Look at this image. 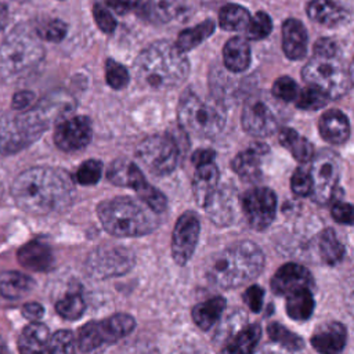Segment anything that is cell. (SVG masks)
<instances>
[{
  "instance_id": "obj_44",
  "label": "cell",
  "mask_w": 354,
  "mask_h": 354,
  "mask_svg": "<svg viewBox=\"0 0 354 354\" xmlns=\"http://www.w3.org/2000/svg\"><path fill=\"white\" fill-rule=\"evenodd\" d=\"M246 29V36L252 40H261L267 37L272 29V22L268 14L257 12L252 19H249Z\"/></svg>"
},
{
  "instance_id": "obj_41",
  "label": "cell",
  "mask_w": 354,
  "mask_h": 354,
  "mask_svg": "<svg viewBox=\"0 0 354 354\" xmlns=\"http://www.w3.org/2000/svg\"><path fill=\"white\" fill-rule=\"evenodd\" d=\"M145 8V17L153 22H166L176 14V3L173 0H149Z\"/></svg>"
},
{
  "instance_id": "obj_9",
  "label": "cell",
  "mask_w": 354,
  "mask_h": 354,
  "mask_svg": "<svg viewBox=\"0 0 354 354\" xmlns=\"http://www.w3.org/2000/svg\"><path fill=\"white\" fill-rule=\"evenodd\" d=\"M137 158L155 176L170 174L178 162V147L170 134H153L141 141Z\"/></svg>"
},
{
  "instance_id": "obj_36",
  "label": "cell",
  "mask_w": 354,
  "mask_h": 354,
  "mask_svg": "<svg viewBox=\"0 0 354 354\" xmlns=\"http://www.w3.org/2000/svg\"><path fill=\"white\" fill-rule=\"evenodd\" d=\"M250 15L248 10L238 4H227L220 10V26L225 30H242L248 26Z\"/></svg>"
},
{
  "instance_id": "obj_21",
  "label": "cell",
  "mask_w": 354,
  "mask_h": 354,
  "mask_svg": "<svg viewBox=\"0 0 354 354\" xmlns=\"http://www.w3.org/2000/svg\"><path fill=\"white\" fill-rule=\"evenodd\" d=\"M318 130L321 137L333 145H342L350 138L348 118L339 109H330L322 113L318 122Z\"/></svg>"
},
{
  "instance_id": "obj_46",
  "label": "cell",
  "mask_w": 354,
  "mask_h": 354,
  "mask_svg": "<svg viewBox=\"0 0 354 354\" xmlns=\"http://www.w3.org/2000/svg\"><path fill=\"white\" fill-rule=\"evenodd\" d=\"M271 93L277 100H281L283 102H290V101H295L299 93V86L292 77L281 76L274 82Z\"/></svg>"
},
{
  "instance_id": "obj_38",
  "label": "cell",
  "mask_w": 354,
  "mask_h": 354,
  "mask_svg": "<svg viewBox=\"0 0 354 354\" xmlns=\"http://www.w3.org/2000/svg\"><path fill=\"white\" fill-rule=\"evenodd\" d=\"M295 100H296L295 101L296 106L303 111L321 109L330 101V98L322 90H319L313 84H307V87H304L303 90H299Z\"/></svg>"
},
{
  "instance_id": "obj_7",
  "label": "cell",
  "mask_w": 354,
  "mask_h": 354,
  "mask_svg": "<svg viewBox=\"0 0 354 354\" xmlns=\"http://www.w3.org/2000/svg\"><path fill=\"white\" fill-rule=\"evenodd\" d=\"M177 119L185 131L196 137L213 138L225 126V111L220 104L187 91L180 98Z\"/></svg>"
},
{
  "instance_id": "obj_54",
  "label": "cell",
  "mask_w": 354,
  "mask_h": 354,
  "mask_svg": "<svg viewBox=\"0 0 354 354\" xmlns=\"http://www.w3.org/2000/svg\"><path fill=\"white\" fill-rule=\"evenodd\" d=\"M22 315L29 321H39L44 315V307L39 303H26L22 306Z\"/></svg>"
},
{
  "instance_id": "obj_26",
  "label": "cell",
  "mask_w": 354,
  "mask_h": 354,
  "mask_svg": "<svg viewBox=\"0 0 354 354\" xmlns=\"http://www.w3.org/2000/svg\"><path fill=\"white\" fill-rule=\"evenodd\" d=\"M224 65L231 72H243L250 65V46L241 36L231 37L223 50Z\"/></svg>"
},
{
  "instance_id": "obj_37",
  "label": "cell",
  "mask_w": 354,
  "mask_h": 354,
  "mask_svg": "<svg viewBox=\"0 0 354 354\" xmlns=\"http://www.w3.org/2000/svg\"><path fill=\"white\" fill-rule=\"evenodd\" d=\"M267 333L274 343L289 351H299L304 347L303 339L290 329H288L286 326H283L282 324L271 322L267 328Z\"/></svg>"
},
{
  "instance_id": "obj_25",
  "label": "cell",
  "mask_w": 354,
  "mask_h": 354,
  "mask_svg": "<svg viewBox=\"0 0 354 354\" xmlns=\"http://www.w3.org/2000/svg\"><path fill=\"white\" fill-rule=\"evenodd\" d=\"M108 180L119 187H129V188H138L147 180L142 176V171L138 166H136L129 159L120 158L116 159L106 171Z\"/></svg>"
},
{
  "instance_id": "obj_55",
  "label": "cell",
  "mask_w": 354,
  "mask_h": 354,
  "mask_svg": "<svg viewBox=\"0 0 354 354\" xmlns=\"http://www.w3.org/2000/svg\"><path fill=\"white\" fill-rule=\"evenodd\" d=\"M108 7H111L118 14H126L136 8L141 0H105Z\"/></svg>"
},
{
  "instance_id": "obj_34",
  "label": "cell",
  "mask_w": 354,
  "mask_h": 354,
  "mask_svg": "<svg viewBox=\"0 0 354 354\" xmlns=\"http://www.w3.org/2000/svg\"><path fill=\"white\" fill-rule=\"evenodd\" d=\"M261 337V326L259 324H249L242 328L232 339L221 348L224 353L248 354L254 350Z\"/></svg>"
},
{
  "instance_id": "obj_2",
  "label": "cell",
  "mask_w": 354,
  "mask_h": 354,
  "mask_svg": "<svg viewBox=\"0 0 354 354\" xmlns=\"http://www.w3.org/2000/svg\"><path fill=\"white\" fill-rule=\"evenodd\" d=\"M137 80L149 88L163 90L181 84L189 71V64L176 44L159 40L144 48L134 64Z\"/></svg>"
},
{
  "instance_id": "obj_20",
  "label": "cell",
  "mask_w": 354,
  "mask_h": 354,
  "mask_svg": "<svg viewBox=\"0 0 354 354\" xmlns=\"http://www.w3.org/2000/svg\"><path fill=\"white\" fill-rule=\"evenodd\" d=\"M17 259L21 266L32 271H48L54 264L51 248L41 241H29L17 252Z\"/></svg>"
},
{
  "instance_id": "obj_43",
  "label": "cell",
  "mask_w": 354,
  "mask_h": 354,
  "mask_svg": "<svg viewBox=\"0 0 354 354\" xmlns=\"http://www.w3.org/2000/svg\"><path fill=\"white\" fill-rule=\"evenodd\" d=\"M105 77H106L108 86H111L113 90H122L130 82L129 71L122 64H119L113 59L106 61Z\"/></svg>"
},
{
  "instance_id": "obj_57",
  "label": "cell",
  "mask_w": 354,
  "mask_h": 354,
  "mask_svg": "<svg viewBox=\"0 0 354 354\" xmlns=\"http://www.w3.org/2000/svg\"><path fill=\"white\" fill-rule=\"evenodd\" d=\"M7 21H8V10L4 4L0 3V30L4 29Z\"/></svg>"
},
{
  "instance_id": "obj_47",
  "label": "cell",
  "mask_w": 354,
  "mask_h": 354,
  "mask_svg": "<svg viewBox=\"0 0 354 354\" xmlns=\"http://www.w3.org/2000/svg\"><path fill=\"white\" fill-rule=\"evenodd\" d=\"M36 35L47 41H61L66 35V25L61 19H51L37 28Z\"/></svg>"
},
{
  "instance_id": "obj_22",
  "label": "cell",
  "mask_w": 354,
  "mask_h": 354,
  "mask_svg": "<svg viewBox=\"0 0 354 354\" xmlns=\"http://www.w3.org/2000/svg\"><path fill=\"white\" fill-rule=\"evenodd\" d=\"M307 30L304 25L295 19L289 18L282 25V48L285 55L289 59H301L307 54Z\"/></svg>"
},
{
  "instance_id": "obj_32",
  "label": "cell",
  "mask_w": 354,
  "mask_h": 354,
  "mask_svg": "<svg viewBox=\"0 0 354 354\" xmlns=\"http://www.w3.org/2000/svg\"><path fill=\"white\" fill-rule=\"evenodd\" d=\"M314 297L310 288L297 289L289 295H286V314L295 321H307L314 311Z\"/></svg>"
},
{
  "instance_id": "obj_17",
  "label": "cell",
  "mask_w": 354,
  "mask_h": 354,
  "mask_svg": "<svg viewBox=\"0 0 354 354\" xmlns=\"http://www.w3.org/2000/svg\"><path fill=\"white\" fill-rule=\"evenodd\" d=\"M311 272L297 263H286L281 266L271 278V289L275 295L286 296L297 289L313 286Z\"/></svg>"
},
{
  "instance_id": "obj_23",
  "label": "cell",
  "mask_w": 354,
  "mask_h": 354,
  "mask_svg": "<svg viewBox=\"0 0 354 354\" xmlns=\"http://www.w3.org/2000/svg\"><path fill=\"white\" fill-rule=\"evenodd\" d=\"M218 169L214 162L195 166V174L192 180V191L195 201L199 206L205 207L212 194L216 191L218 184Z\"/></svg>"
},
{
  "instance_id": "obj_33",
  "label": "cell",
  "mask_w": 354,
  "mask_h": 354,
  "mask_svg": "<svg viewBox=\"0 0 354 354\" xmlns=\"http://www.w3.org/2000/svg\"><path fill=\"white\" fill-rule=\"evenodd\" d=\"M317 249L321 260L328 266L339 264L346 253L344 245L332 228H325L317 238Z\"/></svg>"
},
{
  "instance_id": "obj_13",
  "label": "cell",
  "mask_w": 354,
  "mask_h": 354,
  "mask_svg": "<svg viewBox=\"0 0 354 354\" xmlns=\"http://www.w3.org/2000/svg\"><path fill=\"white\" fill-rule=\"evenodd\" d=\"M241 119L245 131L259 138L272 136L278 127V118L274 108L261 97H252L245 102Z\"/></svg>"
},
{
  "instance_id": "obj_48",
  "label": "cell",
  "mask_w": 354,
  "mask_h": 354,
  "mask_svg": "<svg viewBox=\"0 0 354 354\" xmlns=\"http://www.w3.org/2000/svg\"><path fill=\"white\" fill-rule=\"evenodd\" d=\"M290 187H292L293 194H296L297 196L311 195L313 183H311L310 171L303 169V167L296 169L295 173L292 174V178H290Z\"/></svg>"
},
{
  "instance_id": "obj_14",
  "label": "cell",
  "mask_w": 354,
  "mask_h": 354,
  "mask_svg": "<svg viewBox=\"0 0 354 354\" xmlns=\"http://www.w3.org/2000/svg\"><path fill=\"white\" fill-rule=\"evenodd\" d=\"M199 232L201 221L194 212H185L177 218L171 235V254L178 266H184L191 260Z\"/></svg>"
},
{
  "instance_id": "obj_16",
  "label": "cell",
  "mask_w": 354,
  "mask_h": 354,
  "mask_svg": "<svg viewBox=\"0 0 354 354\" xmlns=\"http://www.w3.org/2000/svg\"><path fill=\"white\" fill-rule=\"evenodd\" d=\"M239 199L234 187L216 188L205 205L206 214L218 227L231 225L238 216Z\"/></svg>"
},
{
  "instance_id": "obj_12",
  "label": "cell",
  "mask_w": 354,
  "mask_h": 354,
  "mask_svg": "<svg viewBox=\"0 0 354 354\" xmlns=\"http://www.w3.org/2000/svg\"><path fill=\"white\" fill-rule=\"evenodd\" d=\"M87 271L95 278L123 275L134 266V254L119 246H101L87 257Z\"/></svg>"
},
{
  "instance_id": "obj_18",
  "label": "cell",
  "mask_w": 354,
  "mask_h": 354,
  "mask_svg": "<svg viewBox=\"0 0 354 354\" xmlns=\"http://www.w3.org/2000/svg\"><path fill=\"white\" fill-rule=\"evenodd\" d=\"M347 340L346 326L337 321H329L315 328L311 336V346L322 354L340 353Z\"/></svg>"
},
{
  "instance_id": "obj_49",
  "label": "cell",
  "mask_w": 354,
  "mask_h": 354,
  "mask_svg": "<svg viewBox=\"0 0 354 354\" xmlns=\"http://www.w3.org/2000/svg\"><path fill=\"white\" fill-rule=\"evenodd\" d=\"M93 14H94V19L97 26L104 32V33H112L116 28V21L112 17V14L108 11V8H105L101 4H95L93 8Z\"/></svg>"
},
{
  "instance_id": "obj_4",
  "label": "cell",
  "mask_w": 354,
  "mask_h": 354,
  "mask_svg": "<svg viewBox=\"0 0 354 354\" xmlns=\"http://www.w3.org/2000/svg\"><path fill=\"white\" fill-rule=\"evenodd\" d=\"M97 214L105 231L119 238L147 235L159 224L155 212L129 196L102 201L97 206Z\"/></svg>"
},
{
  "instance_id": "obj_24",
  "label": "cell",
  "mask_w": 354,
  "mask_h": 354,
  "mask_svg": "<svg viewBox=\"0 0 354 354\" xmlns=\"http://www.w3.org/2000/svg\"><path fill=\"white\" fill-rule=\"evenodd\" d=\"M104 344H112L127 336L136 328V319L124 313L113 314L102 321H97Z\"/></svg>"
},
{
  "instance_id": "obj_30",
  "label": "cell",
  "mask_w": 354,
  "mask_h": 354,
  "mask_svg": "<svg viewBox=\"0 0 354 354\" xmlns=\"http://www.w3.org/2000/svg\"><path fill=\"white\" fill-rule=\"evenodd\" d=\"M225 306L227 301L221 296H214L202 303H198L192 308V319L195 325L202 330L210 329L220 319Z\"/></svg>"
},
{
  "instance_id": "obj_15",
  "label": "cell",
  "mask_w": 354,
  "mask_h": 354,
  "mask_svg": "<svg viewBox=\"0 0 354 354\" xmlns=\"http://www.w3.org/2000/svg\"><path fill=\"white\" fill-rule=\"evenodd\" d=\"M93 137L91 122L87 116H72L59 122L54 131L55 145L65 152H76L86 148Z\"/></svg>"
},
{
  "instance_id": "obj_5",
  "label": "cell",
  "mask_w": 354,
  "mask_h": 354,
  "mask_svg": "<svg viewBox=\"0 0 354 354\" xmlns=\"http://www.w3.org/2000/svg\"><path fill=\"white\" fill-rule=\"evenodd\" d=\"M39 36L26 26H15L0 46V82L11 84L32 72L43 59Z\"/></svg>"
},
{
  "instance_id": "obj_45",
  "label": "cell",
  "mask_w": 354,
  "mask_h": 354,
  "mask_svg": "<svg viewBox=\"0 0 354 354\" xmlns=\"http://www.w3.org/2000/svg\"><path fill=\"white\" fill-rule=\"evenodd\" d=\"M75 351V336L68 329L57 330L48 337L46 353H73Z\"/></svg>"
},
{
  "instance_id": "obj_58",
  "label": "cell",
  "mask_w": 354,
  "mask_h": 354,
  "mask_svg": "<svg viewBox=\"0 0 354 354\" xmlns=\"http://www.w3.org/2000/svg\"><path fill=\"white\" fill-rule=\"evenodd\" d=\"M3 351H6V343H4L3 337L0 336V353H3Z\"/></svg>"
},
{
  "instance_id": "obj_42",
  "label": "cell",
  "mask_w": 354,
  "mask_h": 354,
  "mask_svg": "<svg viewBox=\"0 0 354 354\" xmlns=\"http://www.w3.org/2000/svg\"><path fill=\"white\" fill-rule=\"evenodd\" d=\"M102 173V163L97 159L84 160L75 173V180L80 185H94L100 181Z\"/></svg>"
},
{
  "instance_id": "obj_59",
  "label": "cell",
  "mask_w": 354,
  "mask_h": 354,
  "mask_svg": "<svg viewBox=\"0 0 354 354\" xmlns=\"http://www.w3.org/2000/svg\"><path fill=\"white\" fill-rule=\"evenodd\" d=\"M1 195H3V185L0 184V198H1Z\"/></svg>"
},
{
  "instance_id": "obj_10",
  "label": "cell",
  "mask_w": 354,
  "mask_h": 354,
  "mask_svg": "<svg viewBox=\"0 0 354 354\" xmlns=\"http://www.w3.org/2000/svg\"><path fill=\"white\" fill-rule=\"evenodd\" d=\"M313 183L311 196L317 203H328L336 191L340 177V159L330 149H322L310 160Z\"/></svg>"
},
{
  "instance_id": "obj_52",
  "label": "cell",
  "mask_w": 354,
  "mask_h": 354,
  "mask_svg": "<svg viewBox=\"0 0 354 354\" xmlns=\"http://www.w3.org/2000/svg\"><path fill=\"white\" fill-rule=\"evenodd\" d=\"M314 55L336 57L339 55V47L332 39L322 37V39H318L314 44Z\"/></svg>"
},
{
  "instance_id": "obj_8",
  "label": "cell",
  "mask_w": 354,
  "mask_h": 354,
  "mask_svg": "<svg viewBox=\"0 0 354 354\" xmlns=\"http://www.w3.org/2000/svg\"><path fill=\"white\" fill-rule=\"evenodd\" d=\"M301 76L307 84L322 90L330 100L344 95L351 87V73L336 57L314 55L303 68Z\"/></svg>"
},
{
  "instance_id": "obj_40",
  "label": "cell",
  "mask_w": 354,
  "mask_h": 354,
  "mask_svg": "<svg viewBox=\"0 0 354 354\" xmlns=\"http://www.w3.org/2000/svg\"><path fill=\"white\" fill-rule=\"evenodd\" d=\"M138 199L147 206L149 207L152 212L155 213H162L166 206H167V199L166 196L155 187H152L148 181H145L144 184H141L138 188L134 189Z\"/></svg>"
},
{
  "instance_id": "obj_53",
  "label": "cell",
  "mask_w": 354,
  "mask_h": 354,
  "mask_svg": "<svg viewBox=\"0 0 354 354\" xmlns=\"http://www.w3.org/2000/svg\"><path fill=\"white\" fill-rule=\"evenodd\" d=\"M35 102V94L29 90H22L14 94L11 101V108L14 111H26Z\"/></svg>"
},
{
  "instance_id": "obj_51",
  "label": "cell",
  "mask_w": 354,
  "mask_h": 354,
  "mask_svg": "<svg viewBox=\"0 0 354 354\" xmlns=\"http://www.w3.org/2000/svg\"><path fill=\"white\" fill-rule=\"evenodd\" d=\"M330 216L340 224H353V206L343 201H335L330 207Z\"/></svg>"
},
{
  "instance_id": "obj_35",
  "label": "cell",
  "mask_w": 354,
  "mask_h": 354,
  "mask_svg": "<svg viewBox=\"0 0 354 354\" xmlns=\"http://www.w3.org/2000/svg\"><path fill=\"white\" fill-rule=\"evenodd\" d=\"M213 30H214V22L212 19H206L195 25L194 28L183 30L177 37L176 47L180 51L187 53L195 48L198 44H201L205 39H207L213 33Z\"/></svg>"
},
{
  "instance_id": "obj_56",
  "label": "cell",
  "mask_w": 354,
  "mask_h": 354,
  "mask_svg": "<svg viewBox=\"0 0 354 354\" xmlns=\"http://www.w3.org/2000/svg\"><path fill=\"white\" fill-rule=\"evenodd\" d=\"M216 158V152L213 149H198L192 155V163L195 166L213 162Z\"/></svg>"
},
{
  "instance_id": "obj_6",
  "label": "cell",
  "mask_w": 354,
  "mask_h": 354,
  "mask_svg": "<svg viewBox=\"0 0 354 354\" xmlns=\"http://www.w3.org/2000/svg\"><path fill=\"white\" fill-rule=\"evenodd\" d=\"M53 120L40 102L19 113L0 112V155H12L29 147Z\"/></svg>"
},
{
  "instance_id": "obj_31",
  "label": "cell",
  "mask_w": 354,
  "mask_h": 354,
  "mask_svg": "<svg viewBox=\"0 0 354 354\" xmlns=\"http://www.w3.org/2000/svg\"><path fill=\"white\" fill-rule=\"evenodd\" d=\"M278 140L282 147L289 149L292 156L300 163H308L314 156V148L311 142L300 136L296 130L290 127L281 129L278 134Z\"/></svg>"
},
{
  "instance_id": "obj_11",
  "label": "cell",
  "mask_w": 354,
  "mask_h": 354,
  "mask_svg": "<svg viewBox=\"0 0 354 354\" xmlns=\"http://www.w3.org/2000/svg\"><path fill=\"white\" fill-rule=\"evenodd\" d=\"M242 212L253 230L263 231L274 221L277 213L275 192L266 187L248 189L239 199Z\"/></svg>"
},
{
  "instance_id": "obj_1",
  "label": "cell",
  "mask_w": 354,
  "mask_h": 354,
  "mask_svg": "<svg viewBox=\"0 0 354 354\" xmlns=\"http://www.w3.org/2000/svg\"><path fill=\"white\" fill-rule=\"evenodd\" d=\"M11 195L24 212L43 216L59 212L72 202L73 183L71 176L61 169L36 166L15 177Z\"/></svg>"
},
{
  "instance_id": "obj_28",
  "label": "cell",
  "mask_w": 354,
  "mask_h": 354,
  "mask_svg": "<svg viewBox=\"0 0 354 354\" xmlns=\"http://www.w3.org/2000/svg\"><path fill=\"white\" fill-rule=\"evenodd\" d=\"M48 337V328L39 321H32L22 329L18 337V348L21 353H46Z\"/></svg>"
},
{
  "instance_id": "obj_29",
  "label": "cell",
  "mask_w": 354,
  "mask_h": 354,
  "mask_svg": "<svg viewBox=\"0 0 354 354\" xmlns=\"http://www.w3.org/2000/svg\"><path fill=\"white\" fill-rule=\"evenodd\" d=\"M35 288V281L19 271L0 272V295L6 299L15 300L26 296Z\"/></svg>"
},
{
  "instance_id": "obj_27",
  "label": "cell",
  "mask_w": 354,
  "mask_h": 354,
  "mask_svg": "<svg viewBox=\"0 0 354 354\" xmlns=\"http://www.w3.org/2000/svg\"><path fill=\"white\" fill-rule=\"evenodd\" d=\"M308 17L325 26H337L347 19V12L332 0H311L307 6Z\"/></svg>"
},
{
  "instance_id": "obj_50",
  "label": "cell",
  "mask_w": 354,
  "mask_h": 354,
  "mask_svg": "<svg viewBox=\"0 0 354 354\" xmlns=\"http://www.w3.org/2000/svg\"><path fill=\"white\" fill-rule=\"evenodd\" d=\"M263 299H264V289L260 285H252L243 293V301L248 304V307L253 313L261 311Z\"/></svg>"
},
{
  "instance_id": "obj_39",
  "label": "cell",
  "mask_w": 354,
  "mask_h": 354,
  "mask_svg": "<svg viewBox=\"0 0 354 354\" xmlns=\"http://www.w3.org/2000/svg\"><path fill=\"white\" fill-rule=\"evenodd\" d=\"M84 308H86L84 299L77 292L68 293L66 296H64L55 303V311L58 313V315L68 321L79 319L83 315Z\"/></svg>"
},
{
  "instance_id": "obj_3",
  "label": "cell",
  "mask_w": 354,
  "mask_h": 354,
  "mask_svg": "<svg viewBox=\"0 0 354 354\" xmlns=\"http://www.w3.org/2000/svg\"><path fill=\"white\" fill-rule=\"evenodd\" d=\"M264 267V253L250 242L242 241L227 246L210 259L206 266V279L218 288H238L254 279Z\"/></svg>"
},
{
  "instance_id": "obj_19",
  "label": "cell",
  "mask_w": 354,
  "mask_h": 354,
  "mask_svg": "<svg viewBox=\"0 0 354 354\" xmlns=\"http://www.w3.org/2000/svg\"><path fill=\"white\" fill-rule=\"evenodd\" d=\"M268 152V147L261 142H256L239 152L231 162L232 170L246 181H254L261 174V159Z\"/></svg>"
}]
</instances>
